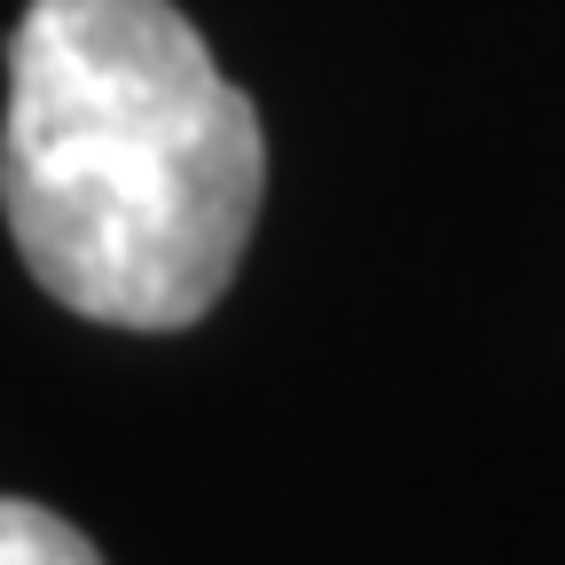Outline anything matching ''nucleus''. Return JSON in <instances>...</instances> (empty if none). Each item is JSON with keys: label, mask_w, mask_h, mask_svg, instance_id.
Returning <instances> with one entry per match:
<instances>
[{"label": "nucleus", "mask_w": 565, "mask_h": 565, "mask_svg": "<svg viewBox=\"0 0 565 565\" xmlns=\"http://www.w3.org/2000/svg\"><path fill=\"white\" fill-rule=\"evenodd\" d=\"M0 565H103V557H95V542L71 519L0 494Z\"/></svg>", "instance_id": "f03ea898"}, {"label": "nucleus", "mask_w": 565, "mask_h": 565, "mask_svg": "<svg viewBox=\"0 0 565 565\" xmlns=\"http://www.w3.org/2000/svg\"><path fill=\"white\" fill-rule=\"evenodd\" d=\"M259 189V110L173 0H32L17 17L0 212L55 307L189 330L228 291Z\"/></svg>", "instance_id": "f257e3e1"}]
</instances>
